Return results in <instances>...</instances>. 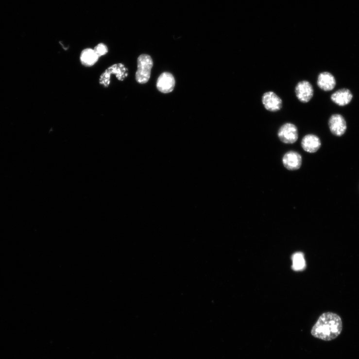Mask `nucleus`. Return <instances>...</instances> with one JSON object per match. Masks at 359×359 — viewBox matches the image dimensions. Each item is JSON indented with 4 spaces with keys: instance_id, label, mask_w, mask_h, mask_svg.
I'll list each match as a JSON object with an SVG mask.
<instances>
[{
    "instance_id": "9d476101",
    "label": "nucleus",
    "mask_w": 359,
    "mask_h": 359,
    "mask_svg": "<svg viewBox=\"0 0 359 359\" xmlns=\"http://www.w3.org/2000/svg\"><path fill=\"white\" fill-rule=\"evenodd\" d=\"M301 145L302 149L307 153L314 154L320 149L321 142L317 136L309 134L302 138Z\"/></svg>"
},
{
    "instance_id": "ddd939ff",
    "label": "nucleus",
    "mask_w": 359,
    "mask_h": 359,
    "mask_svg": "<svg viewBox=\"0 0 359 359\" xmlns=\"http://www.w3.org/2000/svg\"><path fill=\"white\" fill-rule=\"evenodd\" d=\"M100 57L94 49H84L80 55V62L85 67H91L96 64Z\"/></svg>"
},
{
    "instance_id": "39448f33",
    "label": "nucleus",
    "mask_w": 359,
    "mask_h": 359,
    "mask_svg": "<svg viewBox=\"0 0 359 359\" xmlns=\"http://www.w3.org/2000/svg\"><path fill=\"white\" fill-rule=\"evenodd\" d=\"M296 98L302 103H308L312 99L314 89L312 85L307 81L299 82L295 89Z\"/></svg>"
},
{
    "instance_id": "6e6552de",
    "label": "nucleus",
    "mask_w": 359,
    "mask_h": 359,
    "mask_svg": "<svg viewBox=\"0 0 359 359\" xmlns=\"http://www.w3.org/2000/svg\"><path fill=\"white\" fill-rule=\"evenodd\" d=\"M282 161L283 166L290 171L299 169L302 163L301 155L293 151H289L283 155Z\"/></svg>"
},
{
    "instance_id": "4468645a",
    "label": "nucleus",
    "mask_w": 359,
    "mask_h": 359,
    "mask_svg": "<svg viewBox=\"0 0 359 359\" xmlns=\"http://www.w3.org/2000/svg\"><path fill=\"white\" fill-rule=\"evenodd\" d=\"M292 269L295 271L303 270L306 266V262L304 255L301 253H297L292 256Z\"/></svg>"
},
{
    "instance_id": "423d86ee",
    "label": "nucleus",
    "mask_w": 359,
    "mask_h": 359,
    "mask_svg": "<svg viewBox=\"0 0 359 359\" xmlns=\"http://www.w3.org/2000/svg\"><path fill=\"white\" fill-rule=\"evenodd\" d=\"M261 102L264 108L270 112H277L282 107L281 99L274 91H268L263 94Z\"/></svg>"
},
{
    "instance_id": "f03ea898",
    "label": "nucleus",
    "mask_w": 359,
    "mask_h": 359,
    "mask_svg": "<svg viewBox=\"0 0 359 359\" xmlns=\"http://www.w3.org/2000/svg\"><path fill=\"white\" fill-rule=\"evenodd\" d=\"M128 69L121 63L115 64L108 67L101 75L100 84L107 88L110 84L111 75L115 74L118 80L123 81L128 77Z\"/></svg>"
},
{
    "instance_id": "7ed1b4c3",
    "label": "nucleus",
    "mask_w": 359,
    "mask_h": 359,
    "mask_svg": "<svg viewBox=\"0 0 359 359\" xmlns=\"http://www.w3.org/2000/svg\"><path fill=\"white\" fill-rule=\"evenodd\" d=\"M137 65L136 80L139 84H146L150 78L151 70L154 66L153 59L148 54H141L138 58Z\"/></svg>"
},
{
    "instance_id": "9b49d317",
    "label": "nucleus",
    "mask_w": 359,
    "mask_h": 359,
    "mask_svg": "<svg viewBox=\"0 0 359 359\" xmlns=\"http://www.w3.org/2000/svg\"><path fill=\"white\" fill-rule=\"evenodd\" d=\"M317 84L320 89L325 91H329L334 88L336 80L333 75L330 72H323L318 75Z\"/></svg>"
},
{
    "instance_id": "f8f14e48",
    "label": "nucleus",
    "mask_w": 359,
    "mask_h": 359,
    "mask_svg": "<svg viewBox=\"0 0 359 359\" xmlns=\"http://www.w3.org/2000/svg\"><path fill=\"white\" fill-rule=\"evenodd\" d=\"M352 98L353 95L351 92L346 88L336 91L331 96L332 102L342 106L349 104L351 102Z\"/></svg>"
},
{
    "instance_id": "0eeeda50",
    "label": "nucleus",
    "mask_w": 359,
    "mask_h": 359,
    "mask_svg": "<svg viewBox=\"0 0 359 359\" xmlns=\"http://www.w3.org/2000/svg\"><path fill=\"white\" fill-rule=\"evenodd\" d=\"M328 124L331 133L334 136L340 137L345 133L347 129L346 122L342 115L336 114L332 116L329 120Z\"/></svg>"
},
{
    "instance_id": "1a4fd4ad",
    "label": "nucleus",
    "mask_w": 359,
    "mask_h": 359,
    "mask_svg": "<svg viewBox=\"0 0 359 359\" xmlns=\"http://www.w3.org/2000/svg\"><path fill=\"white\" fill-rule=\"evenodd\" d=\"M175 85V80L171 73L164 72L159 77L157 87L161 92L168 93L172 92Z\"/></svg>"
},
{
    "instance_id": "20e7f679",
    "label": "nucleus",
    "mask_w": 359,
    "mask_h": 359,
    "mask_svg": "<svg viewBox=\"0 0 359 359\" xmlns=\"http://www.w3.org/2000/svg\"><path fill=\"white\" fill-rule=\"evenodd\" d=\"M277 136L282 143L293 144L298 139V128L292 123H286L279 128Z\"/></svg>"
},
{
    "instance_id": "f257e3e1",
    "label": "nucleus",
    "mask_w": 359,
    "mask_h": 359,
    "mask_svg": "<svg viewBox=\"0 0 359 359\" xmlns=\"http://www.w3.org/2000/svg\"><path fill=\"white\" fill-rule=\"evenodd\" d=\"M343 328L340 317L332 312H326L321 315L312 328V335L325 341H330L336 338L342 333Z\"/></svg>"
},
{
    "instance_id": "2eb2a0df",
    "label": "nucleus",
    "mask_w": 359,
    "mask_h": 359,
    "mask_svg": "<svg viewBox=\"0 0 359 359\" xmlns=\"http://www.w3.org/2000/svg\"><path fill=\"white\" fill-rule=\"evenodd\" d=\"M94 51L99 55V57L106 55L108 52V49L106 45L103 43L98 44L94 48Z\"/></svg>"
}]
</instances>
